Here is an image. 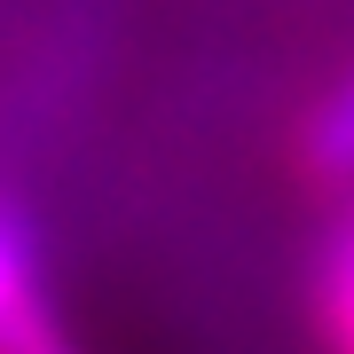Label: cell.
<instances>
[{"label":"cell","mask_w":354,"mask_h":354,"mask_svg":"<svg viewBox=\"0 0 354 354\" xmlns=\"http://www.w3.org/2000/svg\"><path fill=\"white\" fill-rule=\"evenodd\" d=\"M0 354H79V339L39 291V260H32L24 221H8V213H0Z\"/></svg>","instance_id":"6da1fadb"},{"label":"cell","mask_w":354,"mask_h":354,"mask_svg":"<svg viewBox=\"0 0 354 354\" xmlns=\"http://www.w3.org/2000/svg\"><path fill=\"white\" fill-rule=\"evenodd\" d=\"M299 158L323 189H354V64L323 87V102L299 127Z\"/></svg>","instance_id":"7a4b0ae2"},{"label":"cell","mask_w":354,"mask_h":354,"mask_svg":"<svg viewBox=\"0 0 354 354\" xmlns=\"http://www.w3.org/2000/svg\"><path fill=\"white\" fill-rule=\"evenodd\" d=\"M323 323H330V339H339V354H354V221H346V236L330 244V268H323Z\"/></svg>","instance_id":"3957f363"}]
</instances>
